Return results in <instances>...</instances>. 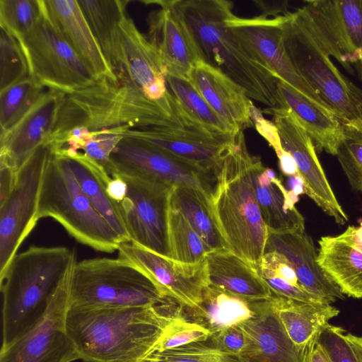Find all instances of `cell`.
Instances as JSON below:
<instances>
[{"label": "cell", "mask_w": 362, "mask_h": 362, "mask_svg": "<svg viewBox=\"0 0 362 362\" xmlns=\"http://www.w3.org/2000/svg\"><path fill=\"white\" fill-rule=\"evenodd\" d=\"M183 313L173 300L157 306L69 308L66 329L85 362H144L168 325Z\"/></svg>", "instance_id": "cell-1"}, {"label": "cell", "mask_w": 362, "mask_h": 362, "mask_svg": "<svg viewBox=\"0 0 362 362\" xmlns=\"http://www.w3.org/2000/svg\"><path fill=\"white\" fill-rule=\"evenodd\" d=\"M120 127L197 129L181 108L148 99L125 76L118 80L104 77L87 88L65 94L45 146L74 127L95 132Z\"/></svg>", "instance_id": "cell-2"}, {"label": "cell", "mask_w": 362, "mask_h": 362, "mask_svg": "<svg viewBox=\"0 0 362 362\" xmlns=\"http://www.w3.org/2000/svg\"><path fill=\"white\" fill-rule=\"evenodd\" d=\"M188 25L203 60L242 86L247 96L279 107V79L226 24L233 3L227 0H173Z\"/></svg>", "instance_id": "cell-3"}, {"label": "cell", "mask_w": 362, "mask_h": 362, "mask_svg": "<svg viewBox=\"0 0 362 362\" xmlns=\"http://www.w3.org/2000/svg\"><path fill=\"white\" fill-rule=\"evenodd\" d=\"M252 158L244 131L240 130L232 150L217 171L209 204L227 249L257 270L269 230L254 194L250 175Z\"/></svg>", "instance_id": "cell-4"}, {"label": "cell", "mask_w": 362, "mask_h": 362, "mask_svg": "<svg viewBox=\"0 0 362 362\" xmlns=\"http://www.w3.org/2000/svg\"><path fill=\"white\" fill-rule=\"evenodd\" d=\"M76 261L66 247L32 246L18 253L0 274L2 346L35 323Z\"/></svg>", "instance_id": "cell-5"}, {"label": "cell", "mask_w": 362, "mask_h": 362, "mask_svg": "<svg viewBox=\"0 0 362 362\" xmlns=\"http://www.w3.org/2000/svg\"><path fill=\"white\" fill-rule=\"evenodd\" d=\"M282 41L291 64L345 128L362 136V89L337 68L297 12L281 15Z\"/></svg>", "instance_id": "cell-6"}, {"label": "cell", "mask_w": 362, "mask_h": 362, "mask_svg": "<svg viewBox=\"0 0 362 362\" xmlns=\"http://www.w3.org/2000/svg\"><path fill=\"white\" fill-rule=\"evenodd\" d=\"M36 217L54 218L78 242L100 252H113L123 242L85 194L66 157L51 151L42 177Z\"/></svg>", "instance_id": "cell-7"}, {"label": "cell", "mask_w": 362, "mask_h": 362, "mask_svg": "<svg viewBox=\"0 0 362 362\" xmlns=\"http://www.w3.org/2000/svg\"><path fill=\"white\" fill-rule=\"evenodd\" d=\"M173 300L143 272L120 257L83 259L76 262L72 269L70 309L157 306Z\"/></svg>", "instance_id": "cell-8"}, {"label": "cell", "mask_w": 362, "mask_h": 362, "mask_svg": "<svg viewBox=\"0 0 362 362\" xmlns=\"http://www.w3.org/2000/svg\"><path fill=\"white\" fill-rule=\"evenodd\" d=\"M107 173L111 177H137L192 188L209 199L216 181V174L151 143L131 136H124L112 151Z\"/></svg>", "instance_id": "cell-9"}, {"label": "cell", "mask_w": 362, "mask_h": 362, "mask_svg": "<svg viewBox=\"0 0 362 362\" xmlns=\"http://www.w3.org/2000/svg\"><path fill=\"white\" fill-rule=\"evenodd\" d=\"M296 11L323 51L362 79V0H306Z\"/></svg>", "instance_id": "cell-10"}, {"label": "cell", "mask_w": 362, "mask_h": 362, "mask_svg": "<svg viewBox=\"0 0 362 362\" xmlns=\"http://www.w3.org/2000/svg\"><path fill=\"white\" fill-rule=\"evenodd\" d=\"M19 41L28 59L30 76L47 89L68 94L98 80L50 23L44 11L34 28Z\"/></svg>", "instance_id": "cell-11"}, {"label": "cell", "mask_w": 362, "mask_h": 362, "mask_svg": "<svg viewBox=\"0 0 362 362\" xmlns=\"http://www.w3.org/2000/svg\"><path fill=\"white\" fill-rule=\"evenodd\" d=\"M74 265L51 297L43 315L12 341L1 346L0 362H73L80 359L66 323Z\"/></svg>", "instance_id": "cell-12"}, {"label": "cell", "mask_w": 362, "mask_h": 362, "mask_svg": "<svg viewBox=\"0 0 362 362\" xmlns=\"http://www.w3.org/2000/svg\"><path fill=\"white\" fill-rule=\"evenodd\" d=\"M115 176L123 178L127 185L119 208L129 241L170 258L168 221L173 187L155 180Z\"/></svg>", "instance_id": "cell-13"}, {"label": "cell", "mask_w": 362, "mask_h": 362, "mask_svg": "<svg viewBox=\"0 0 362 362\" xmlns=\"http://www.w3.org/2000/svg\"><path fill=\"white\" fill-rule=\"evenodd\" d=\"M49 153L45 145L35 151L18 171L9 196L0 204V274L38 221V196Z\"/></svg>", "instance_id": "cell-14"}, {"label": "cell", "mask_w": 362, "mask_h": 362, "mask_svg": "<svg viewBox=\"0 0 362 362\" xmlns=\"http://www.w3.org/2000/svg\"><path fill=\"white\" fill-rule=\"evenodd\" d=\"M277 127L281 145L293 157L301 180L303 193L339 225L348 216L339 203L316 153L314 142L294 115L287 109L267 107Z\"/></svg>", "instance_id": "cell-15"}, {"label": "cell", "mask_w": 362, "mask_h": 362, "mask_svg": "<svg viewBox=\"0 0 362 362\" xmlns=\"http://www.w3.org/2000/svg\"><path fill=\"white\" fill-rule=\"evenodd\" d=\"M119 257L130 262L148 276L162 293L185 309L197 307L204 289L209 284L206 258L185 263L160 255L132 241H123Z\"/></svg>", "instance_id": "cell-16"}, {"label": "cell", "mask_w": 362, "mask_h": 362, "mask_svg": "<svg viewBox=\"0 0 362 362\" xmlns=\"http://www.w3.org/2000/svg\"><path fill=\"white\" fill-rule=\"evenodd\" d=\"M226 24L272 71L277 79L290 85L332 112L291 64L283 45L281 15L273 18L261 15L253 18H242L235 15L231 10L227 15Z\"/></svg>", "instance_id": "cell-17"}, {"label": "cell", "mask_w": 362, "mask_h": 362, "mask_svg": "<svg viewBox=\"0 0 362 362\" xmlns=\"http://www.w3.org/2000/svg\"><path fill=\"white\" fill-rule=\"evenodd\" d=\"M119 32L122 73L118 78L125 76L148 99L180 109L168 88V70L161 56L127 14L119 24Z\"/></svg>", "instance_id": "cell-18"}, {"label": "cell", "mask_w": 362, "mask_h": 362, "mask_svg": "<svg viewBox=\"0 0 362 362\" xmlns=\"http://www.w3.org/2000/svg\"><path fill=\"white\" fill-rule=\"evenodd\" d=\"M237 134L211 133L189 127H160L130 129L124 136L151 143L216 174L223 160L232 150Z\"/></svg>", "instance_id": "cell-19"}, {"label": "cell", "mask_w": 362, "mask_h": 362, "mask_svg": "<svg viewBox=\"0 0 362 362\" xmlns=\"http://www.w3.org/2000/svg\"><path fill=\"white\" fill-rule=\"evenodd\" d=\"M160 8L148 16V38L161 56L168 74L189 79L193 68L203 60L188 25L173 0L144 1Z\"/></svg>", "instance_id": "cell-20"}, {"label": "cell", "mask_w": 362, "mask_h": 362, "mask_svg": "<svg viewBox=\"0 0 362 362\" xmlns=\"http://www.w3.org/2000/svg\"><path fill=\"white\" fill-rule=\"evenodd\" d=\"M269 298L251 303L253 316L238 325L247 344L234 357L238 362H310L314 347L302 349L293 343Z\"/></svg>", "instance_id": "cell-21"}, {"label": "cell", "mask_w": 362, "mask_h": 362, "mask_svg": "<svg viewBox=\"0 0 362 362\" xmlns=\"http://www.w3.org/2000/svg\"><path fill=\"white\" fill-rule=\"evenodd\" d=\"M66 93L47 89L31 110L11 129L0 134V163L16 172L40 146L54 128Z\"/></svg>", "instance_id": "cell-22"}, {"label": "cell", "mask_w": 362, "mask_h": 362, "mask_svg": "<svg viewBox=\"0 0 362 362\" xmlns=\"http://www.w3.org/2000/svg\"><path fill=\"white\" fill-rule=\"evenodd\" d=\"M273 251L288 259L308 293L330 304L345 299V295L320 267L313 241L305 232L269 233L264 252Z\"/></svg>", "instance_id": "cell-23"}, {"label": "cell", "mask_w": 362, "mask_h": 362, "mask_svg": "<svg viewBox=\"0 0 362 362\" xmlns=\"http://www.w3.org/2000/svg\"><path fill=\"white\" fill-rule=\"evenodd\" d=\"M250 175L254 194L269 233L305 232V219L296 207L297 196L287 189L272 168L252 156Z\"/></svg>", "instance_id": "cell-24"}, {"label": "cell", "mask_w": 362, "mask_h": 362, "mask_svg": "<svg viewBox=\"0 0 362 362\" xmlns=\"http://www.w3.org/2000/svg\"><path fill=\"white\" fill-rule=\"evenodd\" d=\"M45 15L98 79L118 80L95 37L77 0H42Z\"/></svg>", "instance_id": "cell-25"}, {"label": "cell", "mask_w": 362, "mask_h": 362, "mask_svg": "<svg viewBox=\"0 0 362 362\" xmlns=\"http://www.w3.org/2000/svg\"><path fill=\"white\" fill-rule=\"evenodd\" d=\"M189 79L214 112L233 129L244 131L254 126L252 101L246 90L219 69L201 61Z\"/></svg>", "instance_id": "cell-26"}, {"label": "cell", "mask_w": 362, "mask_h": 362, "mask_svg": "<svg viewBox=\"0 0 362 362\" xmlns=\"http://www.w3.org/2000/svg\"><path fill=\"white\" fill-rule=\"evenodd\" d=\"M277 90L279 107L294 115L316 148L336 156L346 138V129L337 116L281 80L277 82Z\"/></svg>", "instance_id": "cell-27"}, {"label": "cell", "mask_w": 362, "mask_h": 362, "mask_svg": "<svg viewBox=\"0 0 362 362\" xmlns=\"http://www.w3.org/2000/svg\"><path fill=\"white\" fill-rule=\"evenodd\" d=\"M209 284L248 302L269 299L272 291L257 270L228 249L206 256Z\"/></svg>", "instance_id": "cell-28"}, {"label": "cell", "mask_w": 362, "mask_h": 362, "mask_svg": "<svg viewBox=\"0 0 362 362\" xmlns=\"http://www.w3.org/2000/svg\"><path fill=\"white\" fill-rule=\"evenodd\" d=\"M318 244L320 267L344 295L362 299V247L345 231Z\"/></svg>", "instance_id": "cell-29"}, {"label": "cell", "mask_w": 362, "mask_h": 362, "mask_svg": "<svg viewBox=\"0 0 362 362\" xmlns=\"http://www.w3.org/2000/svg\"><path fill=\"white\" fill-rule=\"evenodd\" d=\"M269 299L288 336L302 349L313 348L320 332L339 313L327 303L300 301L273 292Z\"/></svg>", "instance_id": "cell-30"}, {"label": "cell", "mask_w": 362, "mask_h": 362, "mask_svg": "<svg viewBox=\"0 0 362 362\" xmlns=\"http://www.w3.org/2000/svg\"><path fill=\"white\" fill-rule=\"evenodd\" d=\"M100 47L115 74L122 73L119 24L129 0H77Z\"/></svg>", "instance_id": "cell-31"}, {"label": "cell", "mask_w": 362, "mask_h": 362, "mask_svg": "<svg viewBox=\"0 0 362 362\" xmlns=\"http://www.w3.org/2000/svg\"><path fill=\"white\" fill-rule=\"evenodd\" d=\"M64 156L80 187L97 211L119 234L122 241H129L119 204L112 199L107 192V185L112 177L106 169L82 152L72 156Z\"/></svg>", "instance_id": "cell-32"}, {"label": "cell", "mask_w": 362, "mask_h": 362, "mask_svg": "<svg viewBox=\"0 0 362 362\" xmlns=\"http://www.w3.org/2000/svg\"><path fill=\"white\" fill-rule=\"evenodd\" d=\"M252 302L209 284L197 308L185 309V316L204 327L211 335L236 326L253 316Z\"/></svg>", "instance_id": "cell-33"}, {"label": "cell", "mask_w": 362, "mask_h": 362, "mask_svg": "<svg viewBox=\"0 0 362 362\" xmlns=\"http://www.w3.org/2000/svg\"><path fill=\"white\" fill-rule=\"evenodd\" d=\"M170 204L185 217L211 250L227 249L205 194L192 188L173 187Z\"/></svg>", "instance_id": "cell-34"}, {"label": "cell", "mask_w": 362, "mask_h": 362, "mask_svg": "<svg viewBox=\"0 0 362 362\" xmlns=\"http://www.w3.org/2000/svg\"><path fill=\"white\" fill-rule=\"evenodd\" d=\"M168 88L187 117L200 129L211 133L237 134L202 96L188 78L168 74Z\"/></svg>", "instance_id": "cell-35"}, {"label": "cell", "mask_w": 362, "mask_h": 362, "mask_svg": "<svg viewBox=\"0 0 362 362\" xmlns=\"http://www.w3.org/2000/svg\"><path fill=\"white\" fill-rule=\"evenodd\" d=\"M257 272L276 295L304 302L327 303L302 286L290 262L277 252H264Z\"/></svg>", "instance_id": "cell-36"}, {"label": "cell", "mask_w": 362, "mask_h": 362, "mask_svg": "<svg viewBox=\"0 0 362 362\" xmlns=\"http://www.w3.org/2000/svg\"><path fill=\"white\" fill-rule=\"evenodd\" d=\"M47 88L32 76L0 91V134L15 126L37 103Z\"/></svg>", "instance_id": "cell-37"}, {"label": "cell", "mask_w": 362, "mask_h": 362, "mask_svg": "<svg viewBox=\"0 0 362 362\" xmlns=\"http://www.w3.org/2000/svg\"><path fill=\"white\" fill-rule=\"evenodd\" d=\"M170 258L185 263H197L211 249L194 230L185 217L170 204L168 221Z\"/></svg>", "instance_id": "cell-38"}, {"label": "cell", "mask_w": 362, "mask_h": 362, "mask_svg": "<svg viewBox=\"0 0 362 362\" xmlns=\"http://www.w3.org/2000/svg\"><path fill=\"white\" fill-rule=\"evenodd\" d=\"M0 91L30 76V66L19 40L0 25Z\"/></svg>", "instance_id": "cell-39"}, {"label": "cell", "mask_w": 362, "mask_h": 362, "mask_svg": "<svg viewBox=\"0 0 362 362\" xmlns=\"http://www.w3.org/2000/svg\"><path fill=\"white\" fill-rule=\"evenodd\" d=\"M42 12V0H0V25L21 40L34 28Z\"/></svg>", "instance_id": "cell-40"}, {"label": "cell", "mask_w": 362, "mask_h": 362, "mask_svg": "<svg viewBox=\"0 0 362 362\" xmlns=\"http://www.w3.org/2000/svg\"><path fill=\"white\" fill-rule=\"evenodd\" d=\"M144 362H238L205 341L192 343L180 347L149 354Z\"/></svg>", "instance_id": "cell-41"}, {"label": "cell", "mask_w": 362, "mask_h": 362, "mask_svg": "<svg viewBox=\"0 0 362 362\" xmlns=\"http://www.w3.org/2000/svg\"><path fill=\"white\" fill-rule=\"evenodd\" d=\"M210 336L211 332L209 329L187 319L183 313L175 317L168 325L153 352L171 349L192 343L205 341Z\"/></svg>", "instance_id": "cell-42"}, {"label": "cell", "mask_w": 362, "mask_h": 362, "mask_svg": "<svg viewBox=\"0 0 362 362\" xmlns=\"http://www.w3.org/2000/svg\"><path fill=\"white\" fill-rule=\"evenodd\" d=\"M351 187L362 190V136L346 129V138L336 156Z\"/></svg>", "instance_id": "cell-43"}, {"label": "cell", "mask_w": 362, "mask_h": 362, "mask_svg": "<svg viewBox=\"0 0 362 362\" xmlns=\"http://www.w3.org/2000/svg\"><path fill=\"white\" fill-rule=\"evenodd\" d=\"M317 344L331 362H359L346 331L340 327L327 324L320 332Z\"/></svg>", "instance_id": "cell-44"}, {"label": "cell", "mask_w": 362, "mask_h": 362, "mask_svg": "<svg viewBox=\"0 0 362 362\" xmlns=\"http://www.w3.org/2000/svg\"><path fill=\"white\" fill-rule=\"evenodd\" d=\"M130 128L120 127L92 132L93 136L82 150L86 156L92 159L107 171L110 157Z\"/></svg>", "instance_id": "cell-45"}, {"label": "cell", "mask_w": 362, "mask_h": 362, "mask_svg": "<svg viewBox=\"0 0 362 362\" xmlns=\"http://www.w3.org/2000/svg\"><path fill=\"white\" fill-rule=\"evenodd\" d=\"M207 341L212 346L230 356L239 355L247 344L246 337L239 325L214 333Z\"/></svg>", "instance_id": "cell-46"}, {"label": "cell", "mask_w": 362, "mask_h": 362, "mask_svg": "<svg viewBox=\"0 0 362 362\" xmlns=\"http://www.w3.org/2000/svg\"><path fill=\"white\" fill-rule=\"evenodd\" d=\"M250 116L253 125L262 136L274 150L276 155L284 151L279 131L274 122L267 119L262 110L257 108L252 102L250 103Z\"/></svg>", "instance_id": "cell-47"}, {"label": "cell", "mask_w": 362, "mask_h": 362, "mask_svg": "<svg viewBox=\"0 0 362 362\" xmlns=\"http://www.w3.org/2000/svg\"><path fill=\"white\" fill-rule=\"evenodd\" d=\"M17 173L8 165L0 163V204L9 196L16 183Z\"/></svg>", "instance_id": "cell-48"}, {"label": "cell", "mask_w": 362, "mask_h": 362, "mask_svg": "<svg viewBox=\"0 0 362 362\" xmlns=\"http://www.w3.org/2000/svg\"><path fill=\"white\" fill-rule=\"evenodd\" d=\"M255 3L262 9V13L261 16L264 17L269 18V16H272V18H273L281 14H284L288 11L287 10V1L271 2L257 1Z\"/></svg>", "instance_id": "cell-49"}, {"label": "cell", "mask_w": 362, "mask_h": 362, "mask_svg": "<svg viewBox=\"0 0 362 362\" xmlns=\"http://www.w3.org/2000/svg\"><path fill=\"white\" fill-rule=\"evenodd\" d=\"M107 192L112 199L119 204L127 192L126 182L119 176L112 177L107 185Z\"/></svg>", "instance_id": "cell-50"}, {"label": "cell", "mask_w": 362, "mask_h": 362, "mask_svg": "<svg viewBox=\"0 0 362 362\" xmlns=\"http://www.w3.org/2000/svg\"><path fill=\"white\" fill-rule=\"evenodd\" d=\"M277 158L280 170L284 175L292 177L298 175L296 164L288 152L284 149L281 153L277 155Z\"/></svg>", "instance_id": "cell-51"}, {"label": "cell", "mask_w": 362, "mask_h": 362, "mask_svg": "<svg viewBox=\"0 0 362 362\" xmlns=\"http://www.w3.org/2000/svg\"><path fill=\"white\" fill-rule=\"evenodd\" d=\"M346 337L353 346L359 362H362V337L347 333Z\"/></svg>", "instance_id": "cell-52"}, {"label": "cell", "mask_w": 362, "mask_h": 362, "mask_svg": "<svg viewBox=\"0 0 362 362\" xmlns=\"http://www.w3.org/2000/svg\"><path fill=\"white\" fill-rule=\"evenodd\" d=\"M310 362H331L322 348L316 343L310 356Z\"/></svg>", "instance_id": "cell-53"}, {"label": "cell", "mask_w": 362, "mask_h": 362, "mask_svg": "<svg viewBox=\"0 0 362 362\" xmlns=\"http://www.w3.org/2000/svg\"><path fill=\"white\" fill-rule=\"evenodd\" d=\"M345 232L362 247V222L359 226H348Z\"/></svg>", "instance_id": "cell-54"}, {"label": "cell", "mask_w": 362, "mask_h": 362, "mask_svg": "<svg viewBox=\"0 0 362 362\" xmlns=\"http://www.w3.org/2000/svg\"><path fill=\"white\" fill-rule=\"evenodd\" d=\"M362 191V190H361Z\"/></svg>", "instance_id": "cell-55"}]
</instances>
